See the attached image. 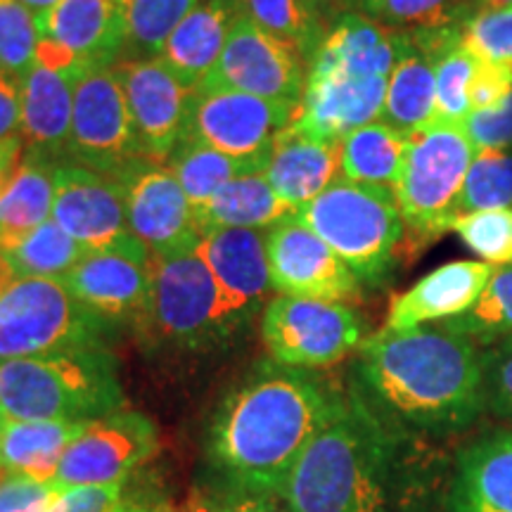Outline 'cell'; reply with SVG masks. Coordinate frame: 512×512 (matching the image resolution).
Returning <instances> with one entry per match:
<instances>
[{
	"label": "cell",
	"instance_id": "52",
	"mask_svg": "<svg viewBox=\"0 0 512 512\" xmlns=\"http://www.w3.org/2000/svg\"><path fill=\"white\" fill-rule=\"evenodd\" d=\"M19 3L24 5V8H29L34 15H41V12H46L53 8V5L60 3V0H19Z\"/></svg>",
	"mask_w": 512,
	"mask_h": 512
},
{
	"label": "cell",
	"instance_id": "35",
	"mask_svg": "<svg viewBox=\"0 0 512 512\" xmlns=\"http://www.w3.org/2000/svg\"><path fill=\"white\" fill-rule=\"evenodd\" d=\"M434 121L432 124L463 126L470 117V93L482 60L465 46L463 38L434 57Z\"/></svg>",
	"mask_w": 512,
	"mask_h": 512
},
{
	"label": "cell",
	"instance_id": "7",
	"mask_svg": "<svg viewBox=\"0 0 512 512\" xmlns=\"http://www.w3.org/2000/svg\"><path fill=\"white\" fill-rule=\"evenodd\" d=\"M138 330L181 351H204L233 339L219 287L197 249L152 256V297Z\"/></svg>",
	"mask_w": 512,
	"mask_h": 512
},
{
	"label": "cell",
	"instance_id": "25",
	"mask_svg": "<svg viewBox=\"0 0 512 512\" xmlns=\"http://www.w3.org/2000/svg\"><path fill=\"white\" fill-rule=\"evenodd\" d=\"M264 176L275 195L299 211L342 178V147L292 121L273 140Z\"/></svg>",
	"mask_w": 512,
	"mask_h": 512
},
{
	"label": "cell",
	"instance_id": "1",
	"mask_svg": "<svg viewBox=\"0 0 512 512\" xmlns=\"http://www.w3.org/2000/svg\"><path fill=\"white\" fill-rule=\"evenodd\" d=\"M347 406V394L313 370L261 363L221 401L207 456L221 484L280 491L306 446Z\"/></svg>",
	"mask_w": 512,
	"mask_h": 512
},
{
	"label": "cell",
	"instance_id": "16",
	"mask_svg": "<svg viewBox=\"0 0 512 512\" xmlns=\"http://www.w3.org/2000/svg\"><path fill=\"white\" fill-rule=\"evenodd\" d=\"M266 254L278 294L344 304L361 294L349 266L297 214L266 230Z\"/></svg>",
	"mask_w": 512,
	"mask_h": 512
},
{
	"label": "cell",
	"instance_id": "31",
	"mask_svg": "<svg viewBox=\"0 0 512 512\" xmlns=\"http://www.w3.org/2000/svg\"><path fill=\"white\" fill-rule=\"evenodd\" d=\"M268 157H271V152L247 159L230 157L200 143V140L183 138L176 145V150L166 157L164 164L176 176V181L181 183L192 209H200L230 181H238L242 176L264 174Z\"/></svg>",
	"mask_w": 512,
	"mask_h": 512
},
{
	"label": "cell",
	"instance_id": "51",
	"mask_svg": "<svg viewBox=\"0 0 512 512\" xmlns=\"http://www.w3.org/2000/svg\"><path fill=\"white\" fill-rule=\"evenodd\" d=\"M24 150H27V145H24L22 136L0 140V192H3L5 185L10 183L12 174L17 171V166L24 157Z\"/></svg>",
	"mask_w": 512,
	"mask_h": 512
},
{
	"label": "cell",
	"instance_id": "50",
	"mask_svg": "<svg viewBox=\"0 0 512 512\" xmlns=\"http://www.w3.org/2000/svg\"><path fill=\"white\" fill-rule=\"evenodd\" d=\"M110 512H174L169 496L162 489L150 484H136L133 489L126 486V494Z\"/></svg>",
	"mask_w": 512,
	"mask_h": 512
},
{
	"label": "cell",
	"instance_id": "46",
	"mask_svg": "<svg viewBox=\"0 0 512 512\" xmlns=\"http://www.w3.org/2000/svg\"><path fill=\"white\" fill-rule=\"evenodd\" d=\"M62 498V489L50 482L0 472V512H48Z\"/></svg>",
	"mask_w": 512,
	"mask_h": 512
},
{
	"label": "cell",
	"instance_id": "48",
	"mask_svg": "<svg viewBox=\"0 0 512 512\" xmlns=\"http://www.w3.org/2000/svg\"><path fill=\"white\" fill-rule=\"evenodd\" d=\"M510 93H512L510 69L494 67V64L482 62V67H479V72L475 76V83H472V93H470L472 112L496 107L498 102H503Z\"/></svg>",
	"mask_w": 512,
	"mask_h": 512
},
{
	"label": "cell",
	"instance_id": "41",
	"mask_svg": "<svg viewBox=\"0 0 512 512\" xmlns=\"http://www.w3.org/2000/svg\"><path fill=\"white\" fill-rule=\"evenodd\" d=\"M351 10L396 31L437 27L470 15L458 0H358Z\"/></svg>",
	"mask_w": 512,
	"mask_h": 512
},
{
	"label": "cell",
	"instance_id": "44",
	"mask_svg": "<svg viewBox=\"0 0 512 512\" xmlns=\"http://www.w3.org/2000/svg\"><path fill=\"white\" fill-rule=\"evenodd\" d=\"M486 411L512 425V335L482 349Z\"/></svg>",
	"mask_w": 512,
	"mask_h": 512
},
{
	"label": "cell",
	"instance_id": "21",
	"mask_svg": "<svg viewBox=\"0 0 512 512\" xmlns=\"http://www.w3.org/2000/svg\"><path fill=\"white\" fill-rule=\"evenodd\" d=\"M408 46H411V36L406 31L389 29L361 12L351 10L344 12L325 31L323 43L309 60V72L344 74L358 76V79H370V76L389 79Z\"/></svg>",
	"mask_w": 512,
	"mask_h": 512
},
{
	"label": "cell",
	"instance_id": "53",
	"mask_svg": "<svg viewBox=\"0 0 512 512\" xmlns=\"http://www.w3.org/2000/svg\"><path fill=\"white\" fill-rule=\"evenodd\" d=\"M12 280H15V273H12L10 264L3 259V254H0V290H5Z\"/></svg>",
	"mask_w": 512,
	"mask_h": 512
},
{
	"label": "cell",
	"instance_id": "57",
	"mask_svg": "<svg viewBox=\"0 0 512 512\" xmlns=\"http://www.w3.org/2000/svg\"><path fill=\"white\" fill-rule=\"evenodd\" d=\"M344 3H347V5H349V8H354V5L358 3V0H344Z\"/></svg>",
	"mask_w": 512,
	"mask_h": 512
},
{
	"label": "cell",
	"instance_id": "36",
	"mask_svg": "<svg viewBox=\"0 0 512 512\" xmlns=\"http://www.w3.org/2000/svg\"><path fill=\"white\" fill-rule=\"evenodd\" d=\"M124 19L126 50L133 57H159L178 24L200 0H114Z\"/></svg>",
	"mask_w": 512,
	"mask_h": 512
},
{
	"label": "cell",
	"instance_id": "10",
	"mask_svg": "<svg viewBox=\"0 0 512 512\" xmlns=\"http://www.w3.org/2000/svg\"><path fill=\"white\" fill-rule=\"evenodd\" d=\"M143 157L114 67L86 69L74 83L69 162L114 178Z\"/></svg>",
	"mask_w": 512,
	"mask_h": 512
},
{
	"label": "cell",
	"instance_id": "5",
	"mask_svg": "<svg viewBox=\"0 0 512 512\" xmlns=\"http://www.w3.org/2000/svg\"><path fill=\"white\" fill-rule=\"evenodd\" d=\"M297 216L349 266L358 283L368 287L387 283L406 233L392 190L339 178Z\"/></svg>",
	"mask_w": 512,
	"mask_h": 512
},
{
	"label": "cell",
	"instance_id": "47",
	"mask_svg": "<svg viewBox=\"0 0 512 512\" xmlns=\"http://www.w3.org/2000/svg\"><path fill=\"white\" fill-rule=\"evenodd\" d=\"M190 512H292L278 496L254 494L235 486L216 484L192 501Z\"/></svg>",
	"mask_w": 512,
	"mask_h": 512
},
{
	"label": "cell",
	"instance_id": "18",
	"mask_svg": "<svg viewBox=\"0 0 512 512\" xmlns=\"http://www.w3.org/2000/svg\"><path fill=\"white\" fill-rule=\"evenodd\" d=\"M197 252L219 287L228 328L240 335L266 309L273 280L268 268L266 233L249 228H214L202 233Z\"/></svg>",
	"mask_w": 512,
	"mask_h": 512
},
{
	"label": "cell",
	"instance_id": "37",
	"mask_svg": "<svg viewBox=\"0 0 512 512\" xmlns=\"http://www.w3.org/2000/svg\"><path fill=\"white\" fill-rule=\"evenodd\" d=\"M240 10L268 34L297 50L306 62L323 43L318 12L304 0H238Z\"/></svg>",
	"mask_w": 512,
	"mask_h": 512
},
{
	"label": "cell",
	"instance_id": "28",
	"mask_svg": "<svg viewBox=\"0 0 512 512\" xmlns=\"http://www.w3.org/2000/svg\"><path fill=\"white\" fill-rule=\"evenodd\" d=\"M55 169L57 164L41 152L24 150L17 171L0 192V249L53 219Z\"/></svg>",
	"mask_w": 512,
	"mask_h": 512
},
{
	"label": "cell",
	"instance_id": "45",
	"mask_svg": "<svg viewBox=\"0 0 512 512\" xmlns=\"http://www.w3.org/2000/svg\"><path fill=\"white\" fill-rule=\"evenodd\" d=\"M463 131L477 152H508L512 147V93L503 102H498L496 107L470 112V117L463 124Z\"/></svg>",
	"mask_w": 512,
	"mask_h": 512
},
{
	"label": "cell",
	"instance_id": "30",
	"mask_svg": "<svg viewBox=\"0 0 512 512\" xmlns=\"http://www.w3.org/2000/svg\"><path fill=\"white\" fill-rule=\"evenodd\" d=\"M83 427L86 422L8 420L3 432V472L50 484Z\"/></svg>",
	"mask_w": 512,
	"mask_h": 512
},
{
	"label": "cell",
	"instance_id": "39",
	"mask_svg": "<svg viewBox=\"0 0 512 512\" xmlns=\"http://www.w3.org/2000/svg\"><path fill=\"white\" fill-rule=\"evenodd\" d=\"M512 207V155L503 150L477 152L460 192V214Z\"/></svg>",
	"mask_w": 512,
	"mask_h": 512
},
{
	"label": "cell",
	"instance_id": "11",
	"mask_svg": "<svg viewBox=\"0 0 512 512\" xmlns=\"http://www.w3.org/2000/svg\"><path fill=\"white\" fill-rule=\"evenodd\" d=\"M200 88L247 93L299 107L306 88L304 57L240 12L219 64Z\"/></svg>",
	"mask_w": 512,
	"mask_h": 512
},
{
	"label": "cell",
	"instance_id": "38",
	"mask_svg": "<svg viewBox=\"0 0 512 512\" xmlns=\"http://www.w3.org/2000/svg\"><path fill=\"white\" fill-rule=\"evenodd\" d=\"M448 332L472 339L475 344L496 342L512 335V264L496 268L484 292L465 313L439 323Z\"/></svg>",
	"mask_w": 512,
	"mask_h": 512
},
{
	"label": "cell",
	"instance_id": "32",
	"mask_svg": "<svg viewBox=\"0 0 512 512\" xmlns=\"http://www.w3.org/2000/svg\"><path fill=\"white\" fill-rule=\"evenodd\" d=\"M411 136L387 126L384 121L356 128L339 140L342 147V178L370 188H396L406 162Z\"/></svg>",
	"mask_w": 512,
	"mask_h": 512
},
{
	"label": "cell",
	"instance_id": "26",
	"mask_svg": "<svg viewBox=\"0 0 512 512\" xmlns=\"http://www.w3.org/2000/svg\"><path fill=\"white\" fill-rule=\"evenodd\" d=\"M76 79L79 74L55 72L36 62L22 81L24 145L55 164L69 162Z\"/></svg>",
	"mask_w": 512,
	"mask_h": 512
},
{
	"label": "cell",
	"instance_id": "40",
	"mask_svg": "<svg viewBox=\"0 0 512 512\" xmlns=\"http://www.w3.org/2000/svg\"><path fill=\"white\" fill-rule=\"evenodd\" d=\"M36 15L19 0H0V76L22 83L36 64Z\"/></svg>",
	"mask_w": 512,
	"mask_h": 512
},
{
	"label": "cell",
	"instance_id": "9",
	"mask_svg": "<svg viewBox=\"0 0 512 512\" xmlns=\"http://www.w3.org/2000/svg\"><path fill=\"white\" fill-rule=\"evenodd\" d=\"M261 339L280 366H335L366 342V323L344 302L275 294L261 311Z\"/></svg>",
	"mask_w": 512,
	"mask_h": 512
},
{
	"label": "cell",
	"instance_id": "4",
	"mask_svg": "<svg viewBox=\"0 0 512 512\" xmlns=\"http://www.w3.org/2000/svg\"><path fill=\"white\" fill-rule=\"evenodd\" d=\"M117 358L86 347L0 361V411L5 420L91 422L124 408Z\"/></svg>",
	"mask_w": 512,
	"mask_h": 512
},
{
	"label": "cell",
	"instance_id": "15",
	"mask_svg": "<svg viewBox=\"0 0 512 512\" xmlns=\"http://www.w3.org/2000/svg\"><path fill=\"white\" fill-rule=\"evenodd\" d=\"M297 112L299 107L285 102L200 88L192 91L183 138L200 140L230 157H261L271 152L273 140L297 119Z\"/></svg>",
	"mask_w": 512,
	"mask_h": 512
},
{
	"label": "cell",
	"instance_id": "43",
	"mask_svg": "<svg viewBox=\"0 0 512 512\" xmlns=\"http://www.w3.org/2000/svg\"><path fill=\"white\" fill-rule=\"evenodd\" d=\"M463 41L484 64L512 72V8L479 10L463 22Z\"/></svg>",
	"mask_w": 512,
	"mask_h": 512
},
{
	"label": "cell",
	"instance_id": "27",
	"mask_svg": "<svg viewBox=\"0 0 512 512\" xmlns=\"http://www.w3.org/2000/svg\"><path fill=\"white\" fill-rule=\"evenodd\" d=\"M240 12L238 0H200L166 41L159 60L190 91H197L219 64Z\"/></svg>",
	"mask_w": 512,
	"mask_h": 512
},
{
	"label": "cell",
	"instance_id": "49",
	"mask_svg": "<svg viewBox=\"0 0 512 512\" xmlns=\"http://www.w3.org/2000/svg\"><path fill=\"white\" fill-rule=\"evenodd\" d=\"M22 136V83L0 76V140Z\"/></svg>",
	"mask_w": 512,
	"mask_h": 512
},
{
	"label": "cell",
	"instance_id": "3",
	"mask_svg": "<svg viewBox=\"0 0 512 512\" xmlns=\"http://www.w3.org/2000/svg\"><path fill=\"white\" fill-rule=\"evenodd\" d=\"M411 439L349 392L292 467L280 501L292 512H411Z\"/></svg>",
	"mask_w": 512,
	"mask_h": 512
},
{
	"label": "cell",
	"instance_id": "13",
	"mask_svg": "<svg viewBox=\"0 0 512 512\" xmlns=\"http://www.w3.org/2000/svg\"><path fill=\"white\" fill-rule=\"evenodd\" d=\"M53 221L86 252H131L152 256L131 233L119 183L86 166L62 162L55 169Z\"/></svg>",
	"mask_w": 512,
	"mask_h": 512
},
{
	"label": "cell",
	"instance_id": "22",
	"mask_svg": "<svg viewBox=\"0 0 512 512\" xmlns=\"http://www.w3.org/2000/svg\"><path fill=\"white\" fill-rule=\"evenodd\" d=\"M38 36L67 50L83 69L117 67L126 53L124 19L114 0H60L36 15Z\"/></svg>",
	"mask_w": 512,
	"mask_h": 512
},
{
	"label": "cell",
	"instance_id": "19",
	"mask_svg": "<svg viewBox=\"0 0 512 512\" xmlns=\"http://www.w3.org/2000/svg\"><path fill=\"white\" fill-rule=\"evenodd\" d=\"M60 280L98 316L140 328L152 297V256L88 252Z\"/></svg>",
	"mask_w": 512,
	"mask_h": 512
},
{
	"label": "cell",
	"instance_id": "14",
	"mask_svg": "<svg viewBox=\"0 0 512 512\" xmlns=\"http://www.w3.org/2000/svg\"><path fill=\"white\" fill-rule=\"evenodd\" d=\"M126 200L131 233L152 256L197 249L202 240L195 209L164 162L138 157L114 176Z\"/></svg>",
	"mask_w": 512,
	"mask_h": 512
},
{
	"label": "cell",
	"instance_id": "20",
	"mask_svg": "<svg viewBox=\"0 0 512 512\" xmlns=\"http://www.w3.org/2000/svg\"><path fill=\"white\" fill-rule=\"evenodd\" d=\"M387 81L384 76L358 79V76L309 72L294 124L313 136L339 143L356 128L382 119Z\"/></svg>",
	"mask_w": 512,
	"mask_h": 512
},
{
	"label": "cell",
	"instance_id": "34",
	"mask_svg": "<svg viewBox=\"0 0 512 512\" xmlns=\"http://www.w3.org/2000/svg\"><path fill=\"white\" fill-rule=\"evenodd\" d=\"M0 254L15 278H64L88 252L50 219Z\"/></svg>",
	"mask_w": 512,
	"mask_h": 512
},
{
	"label": "cell",
	"instance_id": "8",
	"mask_svg": "<svg viewBox=\"0 0 512 512\" xmlns=\"http://www.w3.org/2000/svg\"><path fill=\"white\" fill-rule=\"evenodd\" d=\"M477 150L463 126L430 124L413 133L394 195L406 228L422 240L439 238L460 216L458 202Z\"/></svg>",
	"mask_w": 512,
	"mask_h": 512
},
{
	"label": "cell",
	"instance_id": "17",
	"mask_svg": "<svg viewBox=\"0 0 512 512\" xmlns=\"http://www.w3.org/2000/svg\"><path fill=\"white\" fill-rule=\"evenodd\" d=\"M114 69L124 88L140 152L147 159L166 162L185 136L192 91L159 57H131Z\"/></svg>",
	"mask_w": 512,
	"mask_h": 512
},
{
	"label": "cell",
	"instance_id": "24",
	"mask_svg": "<svg viewBox=\"0 0 512 512\" xmlns=\"http://www.w3.org/2000/svg\"><path fill=\"white\" fill-rule=\"evenodd\" d=\"M441 512H512V430L460 448Z\"/></svg>",
	"mask_w": 512,
	"mask_h": 512
},
{
	"label": "cell",
	"instance_id": "6",
	"mask_svg": "<svg viewBox=\"0 0 512 512\" xmlns=\"http://www.w3.org/2000/svg\"><path fill=\"white\" fill-rule=\"evenodd\" d=\"M112 330L60 278H15L0 290V361L107 347Z\"/></svg>",
	"mask_w": 512,
	"mask_h": 512
},
{
	"label": "cell",
	"instance_id": "56",
	"mask_svg": "<svg viewBox=\"0 0 512 512\" xmlns=\"http://www.w3.org/2000/svg\"><path fill=\"white\" fill-rule=\"evenodd\" d=\"M304 3H306V5H311V8L318 12V5H320V3H323V0H304Z\"/></svg>",
	"mask_w": 512,
	"mask_h": 512
},
{
	"label": "cell",
	"instance_id": "54",
	"mask_svg": "<svg viewBox=\"0 0 512 512\" xmlns=\"http://www.w3.org/2000/svg\"><path fill=\"white\" fill-rule=\"evenodd\" d=\"M479 3V10H508L512 8V0H477Z\"/></svg>",
	"mask_w": 512,
	"mask_h": 512
},
{
	"label": "cell",
	"instance_id": "55",
	"mask_svg": "<svg viewBox=\"0 0 512 512\" xmlns=\"http://www.w3.org/2000/svg\"><path fill=\"white\" fill-rule=\"evenodd\" d=\"M5 425H8V420H5L3 411H0V472H3V432H5Z\"/></svg>",
	"mask_w": 512,
	"mask_h": 512
},
{
	"label": "cell",
	"instance_id": "12",
	"mask_svg": "<svg viewBox=\"0 0 512 512\" xmlns=\"http://www.w3.org/2000/svg\"><path fill=\"white\" fill-rule=\"evenodd\" d=\"M157 425L145 413L126 411L86 422L64 453L53 484L67 491L76 486H112L126 482L157 453Z\"/></svg>",
	"mask_w": 512,
	"mask_h": 512
},
{
	"label": "cell",
	"instance_id": "2",
	"mask_svg": "<svg viewBox=\"0 0 512 512\" xmlns=\"http://www.w3.org/2000/svg\"><path fill=\"white\" fill-rule=\"evenodd\" d=\"M351 392L406 437H448L486 411L482 351L439 323L382 328L358 347Z\"/></svg>",
	"mask_w": 512,
	"mask_h": 512
},
{
	"label": "cell",
	"instance_id": "29",
	"mask_svg": "<svg viewBox=\"0 0 512 512\" xmlns=\"http://www.w3.org/2000/svg\"><path fill=\"white\" fill-rule=\"evenodd\" d=\"M294 214L297 211L275 195L264 174H252L223 185L204 207L195 209V223L200 233L214 228L271 230Z\"/></svg>",
	"mask_w": 512,
	"mask_h": 512
},
{
	"label": "cell",
	"instance_id": "42",
	"mask_svg": "<svg viewBox=\"0 0 512 512\" xmlns=\"http://www.w3.org/2000/svg\"><path fill=\"white\" fill-rule=\"evenodd\" d=\"M451 230L484 264L496 268L512 264V209L460 214Z\"/></svg>",
	"mask_w": 512,
	"mask_h": 512
},
{
	"label": "cell",
	"instance_id": "33",
	"mask_svg": "<svg viewBox=\"0 0 512 512\" xmlns=\"http://www.w3.org/2000/svg\"><path fill=\"white\" fill-rule=\"evenodd\" d=\"M380 121L406 136L434 121V67L413 41L389 74Z\"/></svg>",
	"mask_w": 512,
	"mask_h": 512
},
{
	"label": "cell",
	"instance_id": "23",
	"mask_svg": "<svg viewBox=\"0 0 512 512\" xmlns=\"http://www.w3.org/2000/svg\"><path fill=\"white\" fill-rule=\"evenodd\" d=\"M496 266L484 261H451L420 278L389 306L384 330L403 332L456 318L477 302Z\"/></svg>",
	"mask_w": 512,
	"mask_h": 512
}]
</instances>
